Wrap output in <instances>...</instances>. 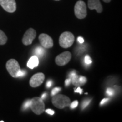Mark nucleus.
<instances>
[{
    "label": "nucleus",
    "mask_w": 122,
    "mask_h": 122,
    "mask_svg": "<svg viewBox=\"0 0 122 122\" xmlns=\"http://www.w3.org/2000/svg\"><path fill=\"white\" fill-rule=\"evenodd\" d=\"M114 90L112 88H107L106 90V94L109 96H112L114 94Z\"/></svg>",
    "instance_id": "22"
},
{
    "label": "nucleus",
    "mask_w": 122,
    "mask_h": 122,
    "mask_svg": "<svg viewBox=\"0 0 122 122\" xmlns=\"http://www.w3.org/2000/svg\"><path fill=\"white\" fill-rule=\"evenodd\" d=\"M74 13L76 17L79 19H83L87 15L86 5L83 1H78L74 6Z\"/></svg>",
    "instance_id": "4"
},
{
    "label": "nucleus",
    "mask_w": 122,
    "mask_h": 122,
    "mask_svg": "<svg viewBox=\"0 0 122 122\" xmlns=\"http://www.w3.org/2000/svg\"><path fill=\"white\" fill-rule=\"evenodd\" d=\"M26 75V71H25L24 70H20V71L18 72V74L17 75V76H16V78H18V77H23L24 75Z\"/></svg>",
    "instance_id": "21"
},
{
    "label": "nucleus",
    "mask_w": 122,
    "mask_h": 122,
    "mask_svg": "<svg viewBox=\"0 0 122 122\" xmlns=\"http://www.w3.org/2000/svg\"><path fill=\"white\" fill-rule=\"evenodd\" d=\"M36 36V32L34 29L30 28L26 30L23 35L22 42L24 45H30L32 43L33 40Z\"/></svg>",
    "instance_id": "7"
},
{
    "label": "nucleus",
    "mask_w": 122,
    "mask_h": 122,
    "mask_svg": "<svg viewBox=\"0 0 122 122\" xmlns=\"http://www.w3.org/2000/svg\"><path fill=\"white\" fill-rule=\"evenodd\" d=\"M71 57H72V55L70 51H64L56 57L55 62L58 66H63L70 62Z\"/></svg>",
    "instance_id": "6"
},
{
    "label": "nucleus",
    "mask_w": 122,
    "mask_h": 122,
    "mask_svg": "<svg viewBox=\"0 0 122 122\" xmlns=\"http://www.w3.org/2000/svg\"><path fill=\"white\" fill-rule=\"evenodd\" d=\"M75 41V36L70 32H64L59 38V45L63 48H68L73 45Z\"/></svg>",
    "instance_id": "3"
},
{
    "label": "nucleus",
    "mask_w": 122,
    "mask_h": 122,
    "mask_svg": "<svg viewBox=\"0 0 122 122\" xmlns=\"http://www.w3.org/2000/svg\"><path fill=\"white\" fill-rule=\"evenodd\" d=\"M6 68L9 74L15 78H16L18 72L21 70L19 63L14 59H10L7 61L6 64Z\"/></svg>",
    "instance_id": "5"
},
{
    "label": "nucleus",
    "mask_w": 122,
    "mask_h": 122,
    "mask_svg": "<svg viewBox=\"0 0 122 122\" xmlns=\"http://www.w3.org/2000/svg\"><path fill=\"white\" fill-rule=\"evenodd\" d=\"M78 105V101H74V102H72V103H70V108L72 109H74L75 108H76V107Z\"/></svg>",
    "instance_id": "23"
},
{
    "label": "nucleus",
    "mask_w": 122,
    "mask_h": 122,
    "mask_svg": "<svg viewBox=\"0 0 122 122\" xmlns=\"http://www.w3.org/2000/svg\"><path fill=\"white\" fill-rule=\"evenodd\" d=\"M103 1L106 3H109L111 1V0H103Z\"/></svg>",
    "instance_id": "31"
},
{
    "label": "nucleus",
    "mask_w": 122,
    "mask_h": 122,
    "mask_svg": "<svg viewBox=\"0 0 122 122\" xmlns=\"http://www.w3.org/2000/svg\"><path fill=\"white\" fill-rule=\"evenodd\" d=\"M75 92H77V93H79L80 94H82V91H83V90H82L81 88H80V86H77V88H76V89H75Z\"/></svg>",
    "instance_id": "27"
},
{
    "label": "nucleus",
    "mask_w": 122,
    "mask_h": 122,
    "mask_svg": "<svg viewBox=\"0 0 122 122\" xmlns=\"http://www.w3.org/2000/svg\"><path fill=\"white\" fill-rule=\"evenodd\" d=\"M52 83H53V82H52V81H51V80L48 81H47V83H46V86H47V87H48V88L51 87V86L52 85Z\"/></svg>",
    "instance_id": "28"
},
{
    "label": "nucleus",
    "mask_w": 122,
    "mask_h": 122,
    "mask_svg": "<svg viewBox=\"0 0 122 122\" xmlns=\"http://www.w3.org/2000/svg\"><path fill=\"white\" fill-rule=\"evenodd\" d=\"M61 91V88H59V87H56V88H54V89H53L52 91H51V96H53L54 95H56V94H57L59 92H60Z\"/></svg>",
    "instance_id": "19"
},
{
    "label": "nucleus",
    "mask_w": 122,
    "mask_h": 122,
    "mask_svg": "<svg viewBox=\"0 0 122 122\" xmlns=\"http://www.w3.org/2000/svg\"><path fill=\"white\" fill-rule=\"evenodd\" d=\"M0 5L8 13H13L16 11V4L15 0H0Z\"/></svg>",
    "instance_id": "8"
},
{
    "label": "nucleus",
    "mask_w": 122,
    "mask_h": 122,
    "mask_svg": "<svg viewBox=\"0 0 122 122\" xmlns=\"http://www.w3.org/2000/svg\"><path fill=\"white\" fill-rule=\"evenodd\" d=\"M45 50L43 48L40 46H38L35 49V53L36 55V56L39 57H43L44 54H45Z\"/></svg>",
    "instance_id": "14"
},
{
    "label": "nucleus",
    "mask_w": 122,
    "mask_h": 122,
    "mask_svg": "<svg viewBox=\"0 0 122 122\" xmlns=\"http://www.w3.org/2000/svg\"><path fill=\"white\" fill-rule=\"evenodd\" d=\"M71 79H66V80H65V86H69V85H70V84H71Z\"/></svg>",
    "instance_id": "25"
},
{
    "label": "nucleus",
    "mask_w": 122,
    "mask_h": 122,
    "mask_svg": "<svg viewBox=\"0 0 122 122\" xmlns=\"http://www.w3.org/2000/svg\"><path fill=\"white\" fill-rule=\"evenodd\" d=\"M88 6L90 10H96L98 13H101L103 11L100 0H88Z\"/></svg>",
    "instance_id": "11"
},
{
    "label": "nucleus",
    "mask_w": 122,
    "mask_h": 122,
    "mask_svg": "<svg viewBox=\"0 0 122 122\" xmlns=\"http://www.w3.org/2000/svg\"><path fill=\"white\" fill-rule=\"evenodd\" d=\"M77 41L79 42V43L80 44H82L84 42V39L83 37H78V38H77Z\"/></svg>",
    "instance_id": "29"
},
{
    "label": "nucleus",
    "mask_w": 122,
    "mask_h": 122,
    "mask_svg": "<svg viewBox=\"0 0 122 122\" xmlns=\"http://www.w3.org/2000/svg\"><path fill=\"white\" fill-rule=\"evenodd\" d=\"M45 112H46V113H48V114H49V115H53L54 114V111L53 110L50 109L46 110Z\"/></svg>",
    "instance_id": "24"
},
{
    "label": "nucleus",
    "mask_w": 122,
    "mask_h": 122,
    "mask_svg": "<svg viewBox=\"0 0 122 122\" xmlns=\"http://www.w3.org/2000/svg\"><path fill=\"white\" fill-rule=\"evenodd\" d=\"M44 80L45 75L43 73H37L31 77L30 80V85L32 88L38 87L43 83Z\"/></svg>",
    "instance_id": "9"
},
{
    "label": "nucleus",
    "mask_w": 122,
    "mask_h": 122,
    "mask_svg": "<svg viewBox=\"0 0 122 122\" xmlns=\"http://www.w3.org/2000/svg\"><path fill=\"white\" fill-rule=\"evenodd\" d=\"M39 41L43 48L49 49L52 48L54 45L53 40L49 35L46 33H41L39 36Z\"/></svg>",
    "instance_id": "10"
},
{
    "label": "nucleus",
    "mask_w": 122,
    "mask_h": 122,
    "mask_svg": "<svg viewBox=\"0 0 122 122\" xmlns=\"http://www.w3.org/2000/svg\"><path fill=\"white\" fill-rule=\"evenodd\" d=\"M86 81H87V79L85 76H79V81H80L81 86H83L86 83Z\"/></svg>",
    "instance_id": "16"
},
{
    "label": "nucleus",
    "mask_w": 122,
    "mask_h": 122,
    "mask_svg": "<svg viewBox=\"0 0 122 122\" xmlns=\"http://www.w3.org/2000/svg\"><path fill=\"white\" fill-rule=\"evenodd\" d=\"M30 100L26 101L23 103V110H27V109H28L30 107Z\"/></svg>",
    "instance_id": "17"
},
{
    "label": "nucleus",
    "mask_w": 122,
    "mask_h": 122,
    "mask_svg": "<svg viewBox=\"0 0 122 122\" xmlns=\"http://www.w3.org/2000/svg\"><path fill=\"white\" fill-rule=\"evenodd\" d=\"M54 1H59V0H54Z\"/></svg>",
    "instance_id": "33"
},
{
    "label": "nucleus",
    "mask_w": 122,
    "mask_h": 122,
    "mask_svg": "<svg viewBox=\"0 0 122 122\" xmlns=\"http://www.w3.org/2000/svg\"><path fill=\"white\" fill-rule=\"evenodd\" d=\"M51 102L55 107L59 109H63L66 107L69 106L71 103V100L69 97L60 94L53 96Z\"/></svg>",
    "instance_id": "1"
},
{
    "label": "nucleus",
    "mask_w": 122,
    "mask_h": 122,
    "mask_svg": "<svg viewBox=\"0 0 122 122\" xmlns=\"http://www.w3.org/2000/svg\"><path fill=\"white\" fill-rule=\"evenodd\" d=\"M84 62L85 63L88 64V65H89V64H91L92 63V61L89 56H88V55L85 56V57L84 58Z\"/></svg>",
    "instance_id": "18"
},
{
    "label": "nucleus",
    "mask_w": 122,
    "mask_h": 122,
    "mask_svg": "<svg viewBox=\"0 0 122 122\" xmlns=\"http://www.w3.org/2000/svg\"><path fill=\"white\" fill-rule=\"evenodd\" d=\"M39 65V59L37 56H33L31 57L29 59L28 62H27V67L30 69H33V68L37 67Z\"/></svg>",
    "instance_id": "12"
},
{
    "label": "nucleus",
    "mask_w": 122,
    "mask_h": 122,
    "mask_svg": "<svg viewBox=\"0 0 122 122\" xmlns=\"http://www.w3.org/2000/svg\"><path fill=\"white\" fill-rule=\"evenodd\" d=\"M30 107L31 110L37 115H40L45 111V104L41 97H35L30 100Z\"/></svg>",
    "instance_id": "2"
},
{
    "label": "nucleus",
    "mask_w": 122,
    "mask_h": 122,
    "mask_svg": "<svg viewBox=\"0 0 122 122\" xmlns=\"http://www.w3.org/2000/svg\"><path fill=\"white\" fill-rule=\"evenodd\" d=\"M110 100L109 98H105L104 99H103L101 101V103H100V105H102L103 104H105V103H106V102H107L108 101Z\"/></svg>",
    "instance_id": "26"
},
{
    "label": "nucleus",
    "mask_w": 122,
    "mask_h": 122,
    "mask_svg": "<svg viewBox=\"0 0 122 122\" xmlns=\"http://www.w3.org/2000/svg\"><path fill=\"white\" fill-rule=\"evenodd\" d=\"M69 76L73 85H75L76 87L81 86L80 81H79V76L76 74L75 71H71L70 72Z\"/></svg>",
    "instance_id": "13"
},
{
    "label": "nucleus",
    "mask_w": 122,
    "mask_h": 122,
    "mask_svg": "<svg viewBox=\"0 0 122 122\" xmlns=\"http://www.w3.org/2000/svg\"><path fill=\"white\" fill-rule=\"evenodd\" d=\"M46 96H47V93H44L42 95L41 98L42 99V100H44V99H45L46 97Z\"/></svg>",
    "instance_id": "30"
},
{
    "label": "nucleus",
    "mask_w": 122,
    "mask_h": 122,
    "mask_svg": "<svg viewBox=\"0 0 122 122\" xmlns=\"http://www.w3.org/2000/svg\"><path fill=\"white\" fill-rule=\"evenodd\" d=\"M91 100L90 99V100H89V99H88V100H85L83 102V103H82V109H85V107H86V106H88V105L89 104V103L91 102Z\"/></svg>",
    "instance_id": "20"
},
{
    "label": "nucleus",
    "mask_w": 122,
    "mask_h": 122,
    "mask_svg": "<svg viewBox=\"0 0 122 122\" xmlns=\"http://www.w3.org/2000/svg\"><path fill=\"white\" fill-rule=\"evenodd\" d=\"M7 37L4 32L0 30V45H5L7 42Z\"/></svg>",
    "instance_id": "15"
},
{
    "label": "nucleus",
    "mask_w": 122,
    "mask_h": 122,
    "mask_svg": "<svg viewBox=\"0 0 122 122\" xmlns=\"http://www.w3.org/2000/svg\"><path fill=\"white\" fill-rule=\"evenodd\" d=\"M0 122H4V121H3V120H1V121H0Z\"/></svg>",
    "instance_id": "32"
}]
</instances>
